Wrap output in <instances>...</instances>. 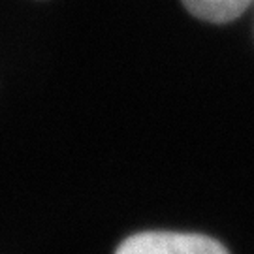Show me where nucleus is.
Here are the masks:
<instances>
[{
	"label": "nucleus",
	"mask_w": 254,
	"mask_h": 254,
	"mask_svg": "<svg viewBox=\"0 0 254 254\" xmlns=\"http://www.w3.org/2000/svg\"><path fill=\"white\" fill-rule=\"evenodd\" d=\"M115 254H230L218 241L200 234L141 232L125 239Z\"/></svg>",
	"instance_id": "1"
},
{
	"label": "nucleus",
	"mask_w": 254,
	"mask_h": 254,
	"mask_svg": "<svg viewBox=\"0 0 254 254\" xmlns=\"http://www.w3.org/2000/svg\"><path fill=\"white\" fill-rule=\"evenodd\" d=\"M254 0H183L194 17L207 23H230L243 15Z\"/></svg>",
	"instance_id": "2"
}]
</instances>
